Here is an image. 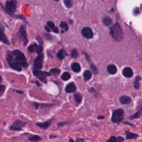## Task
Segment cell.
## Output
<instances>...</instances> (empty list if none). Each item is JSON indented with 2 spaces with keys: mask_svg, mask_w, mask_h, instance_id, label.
Returning <instances> with one entry per match:
<instances>
[{
  "mask_svg": "<svg viewBox=\"0 0 142 142\" xmlns=\"http://www.w3.org/2000/svg\"><path fill=\"white\" fill-rule=\"evenodd\" d=\"M6 59L10 67L17 71L20 72L22 67L27 68L28 67L24 54L19 50L8 51Z\"/></svg>",
  "mask_w": 142,
  "mask_h": 142,
  "instance_id": "1",
  "label": "cell"
},
{
  "mask_svg": "<svg viewBox=\"0 0 142 142\" xmlns=\"http://www.w3.org/2000/svg\"><path fill=\"white\" fill-rule=\"evenodd\" d=\"M110 33L115 40L120 41L123 38V30L119 24H115L110 28Z\"/></svg>",
  "mask_w": 142,
  "mask_h": 142,
  "instance_id": "2",
  "label": "cell"
},
{
  "mask_svg": "<svg viewBox=\"0 0 142 142\" xmlns=\"http://www.w3.org/2000/svg\"><path fill=\"white\" fill-rule=\"evenodd\" d=\"M124 119V111L121 109L115 110L112 113V121L114 123H119Z\"/></svg>",
  "mask_w": 142,
  "mask_h": 142,
  "instance_id": "3",
  "label": "cell"
},
{
  "mask_svg": "<svg viewBox=\"0 0 142 142\" xmlns=\"http://www.w3.org/2000/svg\"><path fill=\"white\" fill-rule=\"evenodd\" d=\"M33 74L34 76L37 77L38 79L42 81V82L46 83H47V79L46 77L47 76H50L51 75V73L49 72H43L40 71V69H35L33 71Z\"/></svg>",
  "mask_w": 142,
  "mask_h": 142,
  "instance_id": "4",
  "label": "cell"
},
{
  "mask_svg": "<svg viewBox=\"0 0 142 142\" xmlns=\"http://www.w3.org/2000/svg\"><path fill=\"white\" fill-rule=\"evenodd\" d=\"M17 8L16 2L13 0H9L6 2L5 5L6 10L7 13L11 16H13L14 13L15 12Z\"/></svg>",
  "mask_w": 142,
  "mask_h": 142,
  "instance_id": "5",
  "label": "cell"
},
{
  "mask_svg": "<svg viewBox=\"0 0 142 142\" xmlns=\"http://www.w3.org/2000/svg\"><path fill=\"white\" fill-rule=\"evenodd\" d=\"M27 123V122H25L22 120H17L14 121L12 125L10 126V130H13V131H21Z\"/></svg>",
  "mask_w": 142,
  "mask_h": 142,
  "instance_id": "6",
  "label": "cell"
},
{
  "mask_svg": "<svg viewBox=\"0 0 142 142\" xmlns=\"http://www.w3.org/2000/svg\"><path fill=\"white\" fill-rule=\"evenodd\" d=\"M18 37L24 43V45L26 46L28 43V39L27 38V33H26V28L24 26H21L19 29Z\"/></svg>",
  "mask_w": 142,
  "mask_h": 142,
  "instance_id": "7",
  "label": "cell"
},
{
  "mask_svg": "<svg viewBox=\"0 0 142 142\" xmlns=\"http://www.w3.org/2000/svg\"><path fill=\"white\" fill-rule=\"evenodd\" d=\"M43 54H38L36 59H34L33 62V67L37 69H41L43 67Z\"/></svg>",
  "mask_w": 142,
  "mask_h": 142,
  "instance_id": "8",
  "label": "cell"
},
{
  "mask_svg": "<svg viewBox=\"0 0 142 142\" xmlns=\"http://www.w3.org/2000/svg\"><path fill=\"white\" fill-rule=\"evenodd\" d=\"M42 46H38L37 44H33L30 45L28 48V51L30 53H33L34 52H36L38 54H41L42 52Z\"/></svg>",
  "mask_w": 142,
  "mask_h": 142,
  "instance_id": "9",
  "label": "cell"
},
{
  "mask_svg": "<svg viewBox=\"0 0 142 142\" xmlns=\"http://www.w3.org/2000/svg\"><path fill=\"white\" fill-rule=\"evenodd\" d=\"M82 35L86 38L90 39L93 36V33L91 29L89 27H85L82 30Z\"/></svg>",
  "mask_w": 142,
  "mask_h": 142,
  "instance_id": "10",
  "label": "cell"
},
{
  "mask_svg": "<svg viewBox=\"0 0 142 142\" xmlns=\"http://www.w3.org/2000/svg\"><path fill=\"white\" fill-rule=\"evenodd\" d=\"M122 74L123 76L126 78H131L133 76V71L132 68L129 67H126L123 69Z\"/></svg>",
  "mask_w": 142,
  "mask_h": 142,
  "instance_id": "11",
  "label": "cell"
},
{
  "mask_svg": "<svg viewBox=\"0 0 142 142\" xmlns=\"http://www.w3.org/2000/svg\"><path fill=\"white\" fill-rule=\"evenodd\" d=\"M76 90V87L75 86L74 82H71L68 83L66 86L65 88V91L68 93H71L74 92Z\"/></svg>",
  "mask_w": 142,
  "mask_h": 142,
  "instance_id": "12",
  "label": "cell"
},
{
  "mask_svg": "<svg viewBox=\"0 0 142 142\" xmlns=\"http://www.w3.org/2000/svg\"><path fill=\"white\" fill-rule=\"evenodd\" d=\"M52 119L47 121H46L45 122L38 123L36 124V125L38 127H39V128H42L43 129H46L50 127L52 124Z\"/></svg>",
  "mask_w": 142,
  "mask_h": 142,
  "instance_id": "13",
  "label": "cell"
},
{
  "mask_svg": "<svg viewBox=\"0 0 142 142\" xmlns=\"http://www.w3.org/2000/svg\"><path fill=\"white\" fill-rule=\"evenodd\" d=\"M107 70L110 74L113 75L117 72V68L114 65H109L107 67Z\"/></svg>",
  "mask_w": 142,
  "mask_h": 142,
  "instance_id": "14",
  "label": "cell"
},
{
  "mask_svg": "<svg viewBox=\"0 0 142 142\" xmlns=\"http://www.w3.org/2000/svg\"><path fill=\"white\" fill-rule=\"evenodd\" d=\"M131 98L127 95H123L119 98L120 102L123 104H128L131 102Z\"/></svg>",
  "mask_w": 142,
  "mask_h": 142,
  "instance_id": "15",
  "label": "cell"
},
{
  "mask_svg": "<svg viewBox=\"0 0 142 142\" xmlns=\"http://www.w3.org/2000/svg\"><path fill=\"white\" fill-rule=\"evenodd\" d=\"M86 58L87 59V60L88 61V62L89 63V65H90V67H91V68L92 69V71H93V72L95 74H98V69L97 68V67L95 66L93 63H92L91 62V59L90 58H89V56H88L87 54H86Z\"/></svg>",
  "mask_w": 142,
  "mask_h": 142,
  "instance_id": "16",
  "label": "cell"
},
{
  "mask_svg": "<svg viewBox=\"0 0 142 142\" xmlns=\"http://www.w3.org/2000/svg\"><path fill=\"white\" fill-rule=\"evenodd\" d=\"M71 69L75 73H79L81 70L80 66L78 63H73V64L71 65Z\"/></svg>",
  "mask_w": 142,
  "mask_h": 142,
  "instance_id": "17",
  "label": "cell"
},
{
  "mask_svg": "<svg viewBox=\"0 0 142 142\" xmlns=\"http://www.w3.org/2000/svg\"><path fill=\"white\" fill-rule=\"evenodd\" d=\"M92 76V72L90 71H88V70L85 71L83 73L84 80H85V82H87V81L89 80L91 78Z\"/></svg>",
  "mask_w": 142,
  "mask_h": 142,
  "instance_id": "18",
  "label": "cell"
},
{
  "mask_svg": "<svg viewBox=\"0 0 142 142\" xmlns=\"http://www.w3.org/2000/svg\"><path fill=\"white\" fill-rule=\"evenodd\" d=\"M126 135L127 139H136L138 137V134H134V133H133L132 132H130L129 131H126Z\"/></svg>",
  "mask_w": 142,
  "mask_h": 142,
  "instance_id": "19",
  "label": "cell"
},
{
  "mask_svg": "<svg viewBox=\"0 0 142 142\" xmlns=\"http://www.w3.org/2000/svg\"><path fill=\"white\" fill-rule=\"evenodd\" d=\"M74 98L75 101H76L77 104H80L81 103L82 101V96L79 93H76L74 94Z\"/></svg>",
  "mask_w": 142,
  "mask_h": 142,
  "instance_id": "20",
  "label": "cell"
},
{
  "mask_svg": "<svg viewBox=\"0 0 142 142\" xmlns=\"http://www.w3.org/2000/svg\"><path fill=\"white\" fill-rule=\"evenodd\" d=\"M41 138H40L38 135H32L28 138V140L31 142H38L40 140Z\"/></svg>",
  "mask_w": 142,
  "mask_h": 142,
  "instance_id": "21",
  "label": "cell"
},
{
  "mask_svg": "<svg viewBox=\"0 0 142 142\" xmlns=\"http://www.w3.org/2000/svg\"><path fill=\"white\" fill-rule=\"evenodd\" d=\"M113 22V20L109 17H106L103 19V23L105 26H110Z\"/></svg>",
  "mask_w": 142,
  "mask_h": 142,
  "instance_id": "22",
  "label": "cell"
},
{
  "mask_svg": "<svg viewBox=\"0 0 142 142\" xmlns=\"http://www.w3.org/2000/svg\"><path fill=\"white\" fill-rule=\"evenodd\" d=\"M71 77V74H69L68 72H63V73H62V74L61 79L63 80L66 81V80H68L70 79Z\"/></svg>",
  "mask_w": 142,
  "mask_h": 142,
  "instance_id": "23",
  "label": "cell"
},
{
  "mask_svg": "<svg viewBox=\"0 0 142 142\" xmlns=\"http://www.w3.org/2000/svg\"><path fill=\"white\" fill-rule=\"evenodd\" d=\"M65 54H66V53H65V51L62 49V50H60L58 52V53L57 54V57L60 60H62V59H63V58H64Z\"/></svg>",
  "mask_w": 142,
  "mask_h": 142,
  "instance_id": "24",
  "label": "cell"
},
{
  "mask_svg": "<svg viewBox=\"0 0 142 142\" xmlns=\"http://www.w3.org/2000/svg\"><path fill=\"white\" fill-rule=\"evenodd\" d=\"M1 31V41L3 43H5V44L9 45V42H8L7 37H6V36L5 34H4V32H3V31H2V30Z\"/></svg>",
  "mask_w": 142,
  "mask_h": 142,
  "instance_id": "25",
  "label": "cell"
},
{
  "mask_svg": "<svg viewBox=\"0 0 142 142\" xmlns=\"http://www.w3.org/2000/svg\"><path fill=\"white\" fill-rule=\"evenodd\" d=\"M33 105L36 107V108H38L39 107H51L53 105L52 104H41L38 103H33Z\"/></svg>",
  "mask_w": 142,
  "mask_h": 142,
  "instance_id": "26",
  "label": "cell"
},
{
  "mask_svg": "<svg viewBox=\"0 0 142 142\" xmlns=\"http://www.w3.org/2000/svg\"><path fill=\"white\" fill-rule=\"evenodd\" d=\"M141 79V77L139 76H137L135 78V82L134 83V88L135 89H138L140 85L139 83V81Z\"/></svg>",
  "mask_w": 142,
  "mask_h": 142,
  "instance_id": "27",
  "label": "cell"
},
{
  "mask_svg": "<svg viewBox=\"0 0 142 142\" xmlns=\"http://www.w3.org/2000/svg\"><path fill=\"white\" fill-rule=\"evenodd\" d=\"M50 73L53 75H58L60 73V70L57 68H52L50 69Z\"/></svg>",
  "mask_w": 142,
  "mask_h": 142,
  "instance_id": "28",
  "label": "cell"
},
{
  "mask_svg": "<svg viewBox=\"0 0 142 142\" xmlns=\"http://www.w3.org/2000/svg\"><path fill=\"white\" fill-rule=\"evenodd\" d=\"M64 4L68 8L71 7L73 5L71 0H64Z\"/></svg>",
  "mask_w": 142,
  "mask_h": 142,
  "instance_id": "29",
  "label": "cell"
},
{
  "mask_svg": "<svg viewBox=\"0 0 142 142\" xmlns=\"http://www.w3.org/2000/svg\"><path fill=\"white\" fill-rule=\"evenodd\" d=\"M78 56V52L77 51V50L76 49H74V50H72V53H71V57L72 58H77Z\"/></svg>",
  "mask_w": 142,
  "mask_h": 142,
  "instance_id": "30",
  "label": "cell"
},
{
  "mask_svg": "<svg viewBox=\"0 0 142 142\" xmlns=\"http://www.w3.org/2000/svg\"><path fill=\"white\" fill-rule=\"evenodd\" d=\"M60 27H61V28H64L66 31H67L68 29L67 24H66V23H65V22H62L61 24H60Z\"/></svg>",
  "mask_w": 142,
  "mask_h": 142,
  "instance_id": "31",
  "label": "cell"
},
{
  "mask_svg": "<svg viewBox=\"0 0 142 142\" xmlns=\"http://www.w3.org/2000/svg\"><path fill=\"white\" fill-rule=\"evenodd\" d=\"M108 142H118L117 138H116L114 136H112V137L110 138L109 139L107 140Z\"/></svg>",
  "mask_w": 142,
  "mask_h": 142,
  "instance_id": "32",
  "label": "cell"
},
{
  "mask_svg": "<svg viewBox=\"0 0 142 142\" xmlns=\"http://www.w3.org/2000/svg\"><path fill=\"white\" fill-rule=\"evenodd\" d=\"M140 112H137V113H135L134 115H132V116L131 117V118H130V119H133L139 118L140 115Z\"/></svg>",
  "mask_w": 142,
  "mask_h": 142,
  "instance_id": "33",
  "label": "cell"
},
{
  "mask_svg": "<svg viewBox=\"0 0 142 142\" xmlns=\"http://www.w3.org/2000/svg\"><path fill=\"white\" fill-rule=\"evenodd\" d=\"M36 39H37V40H38V42H39V45L42 46V45H43V40H42V39L41 37H39V36H37V37H36Z\"/></svg>",
  "mask_w": 142,
  "mask_h": 142,
  "instance_id": "34",
  "label": "cell"
},
{
  "mask_svg": "<svg viewBox=\"0 0 142 142\" xmlns=\"http://www.w3.org/2000/svg\"><path fill=\"white\" fill-rule=\"evenodd\" d=\"M67 124H68V121H63V122L62 121H60V122L57 124V126L58 127H63Z\"/></svg>",
  "mask_w": 142,
  "mask_h": 142,
  "instance_id": "35",
  "label": "cell"
},
{
  "mask_svg": "<svg viewBox=\"0 0 142 142\" xmlns=\"http://www.w3.org/2000/svg\"><path fill=\"white\" fill-rule=\"evenodd\" d=\"M47 26H48L49 27L52 28H54V24L51 21H49V22H47Z\"/></svg>",
  "mask_w": 142,
  "mask_h": 142,
  "instance_id": "36",
  "label": "cell"
},
{
  "mask_svg": "<svg viewBox=\"0 0 142 142\" xmlns=\"http://www.w3.org/2000/svg\"><path fill=\"white\" fill-rule=\"evenodd\" d=\"M5 86L4 85H1V90H0V92H1V95L2 96L3 93H4L5 90Z\"/></svg>",
  "mask_w": 142,
  "mask_h": 142,
  "instance_id": "37",
  "label": "cell"
},
{
  "mask_svg": "<svg viewBox=\"0 0 142 142\" xmlns=\"http://www.w3.org/2000/svg\"><path fill=\"white\" fill-rule=\"evenodd\" d=\"M117 140H118V142H123L124 140V138L121 137H118Z\"/></svg>",
  "mask_w": 142,
  "mask_h": 142,
  "instance_id": "38",
  "label": "cell"
},
{
  "mask_svg": "<svg viewBox=\"0 0 142 142\" xmlns=\"http://www.w3.org/2000/svg\"><path fill=\"white\" fill-rule=\"evenodd\" d=\"M134 13L135 14H139V13H140V11H139V10L138 8H135L134 10Z\"/></svg>",
  "mask_w": 142,
  "mask_h": 142,
  "instance_id": "39",
  "label": "cell"
},
{
  "mask_svg": "<svg viewBox=\"0 0 142 142\" xmlns=\"http://www.w3.org/2000/svg\"><path fill=\"white\" fill-rule=\"evenodd\" d=\"M88 92H93L95 91L94 88H92H92H88Z\"/></svg>",
  "mask_w": 142,
  "mask_h": 142,
  "instance_id": "40",
  "label": "cell"
},
{
  "mask_svg": "<svg viewBox=\"0 0 142 142\" xmlns=\"http://www.w3.org/2000/svg\"><path fill=\"white\" fill-rule=\"evenodd\" d=\"M53 31L55 33H58V28L57 27H54L53 29Z\"/></svg>",
  "mask_w": 142,
  "mask_h": 142,
  "instance_id": "41",
  "label": "cell"
},
{
  "mask_svg": "<svg viewBox=\"0 0 142 142\" xmlns=\"http://www.w3.org/2000/svg\"><path fill=\"white\" fill-rule=\"evenodd\" d=\"M97 119H104V117L103 115H99V116H98Z\"/></svg>",
  "mask_w": 142,
  "mask_h": 142,
  "instance_id": "42",
  "label": "cell"
},
{
  "mask_svg": "<svg viewBox=\"0 0 142 142\" xmlns=\"http://www.w3.org/2000/svg\"><path fill=\"white\" fill-rule=\"evenodd\" d=\"M84 141L83 139L77 138V139H76V141H77V142H81V141Z\"/></svg>",
  "mask_w": 142,
  "mask_h": 142,
  "instance_id": "43",
  "label": "cell"
},
{
  "mask_svg": "<svg viewBox=\"0 0 142 142\" xmlns=\"http://www.w3.org/2000/svg\"><path fill=\"white\" fill-rule=\"evenodd\" d=\"M45 30H46V31L48 32H50V29L49 28V27H48V26H46V27H45Z\"/></svg>",
  "mask_w": 142,
  "mask_h": 142,
  "instance_id": "44",
  "label": "cell"
},
{
  "mask_svg": "<svg viewBox=\"0 0 142 142\" xmlns=\"http://www.w3.org/2000/svg\"><path fill=\"white\" fill-rule=\"evenodd\" d=\"M57 138V136L56 135H51L50 136V139H53V138Z\"/></svg>",
  "mask_w": 142,
  "mask_h": 142,
  "instance_id": "45",
  "label": "cell"
},
{
  "mask_svg": "<svg viewBox=\"0 0 142 142\" xmlns=\"http://www.w3.org/2000/svg\"><path fill=\"white\" fill-rule=\"evenodd\" d=\"M16 91L17 93H21V94H22L23 93H24V92H23L21 91Z\"/></svg>",
  "mask_w": 142,
  "mask_h": 142,
  "instance_id": "46",
  "label": "cell"
},
{
  "mask_svg": "<svg viewBox=\"0 0 142 142\" xmlns=\"http://www.w3.org/2000/svg\"><path fill=\"white\" fill-rule=\"evenodd\" d=\"M35 82V83H36V85H37V86H40V84H39V83H38V81H35V82Z\"/></svg>",
  "mask_w": 142,
  "mask_h": 142,
  "instance_id": "47",
  "label": "cell"
},
{
  "mask_svg": "<svg viewBox=\"0 0 142 142\" xmlns=\"http://www.w3.org/2000/svg\"><path fill=\"white\" fill-rule=\"evenodd\" d=\"M69 142H74V141L73 139H71L69 140Z\"/></svg>",
  "mask_w": 142,
  "mask_h": 142,
  "instance_id": "48",
  "label": "cell"
},
{
  "mask_svg": "<svg viewBox=\"0 0 142 142\" xmlns=\"http://www.w3.org/2000/svg\"><path fill=\"white\" fill-rule=\"evenodd\" d=\"M54 1H59V0H54Z\"/></svg>",
  "mask_w": 142,
  "mask_h": 142,
  "instance_id": "49",
  "label": "cell"
},
{
  "mask_svg": "<svg viewBox=\"0 0 142 142\" xmlns=\"http://www.w3.org/2000/svg\"></svg>",
  "mask_w": 142,
  "mask_h": 142,
  "instance_id": "50",
  "label": "cell"
}]
</instances>
